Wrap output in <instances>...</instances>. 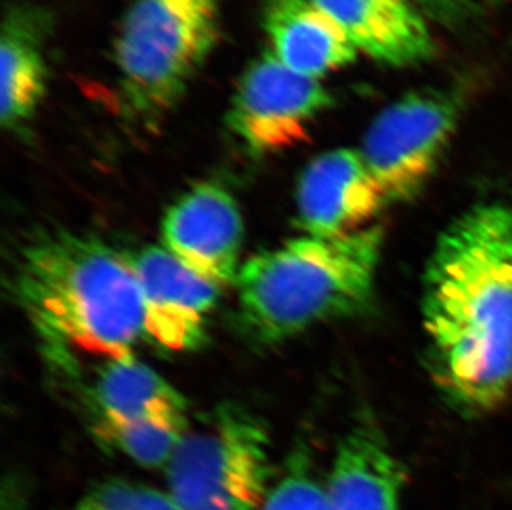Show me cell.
<instances>
[{"instance_id":"obj_12","label":"cell","mask_w":512,"mask_h":510,"mask_svg":"<svg viewBox=\"0 0 512 510\" xmlns=\"http://www.w3.org/2000/svg\"><path fill=\"white\" fill-rule=\"evenodd\" d=\"M355 49L377 62L406 67L435 53L430 27L413 0H312Z\"/></svg>"},{"instance_id":"obj_19","label":"cell","mask_w":512,"mask_h":510,"mask_svg":"<svg viewBox=\"0 0 512 510\" xmlns=\"http://www.w3.org/2000/svg\"><path fill=\"white\" fill-rule=\"evenodd\" d=\"M420 9L441 24L459 25L476 12L474 0H413Z\"/></svg>"},{"instance_id":"obj_13","label":"cell","mask_w":512,"mask_h":510,"mask_svg":"<svg viewBox=\"0 0 512 510\" xmlns=\"http://www.w3.org/2000/svg\"><path fill=\"white\" fill-rule=\"evenodd\" d=\"M264 29L285 67L320 78L355 62L358 50L312 0H267Z\"/></svg>"},{"instance_id":"obj_8","label":"cell","mask_w":512,"mask_h":510,"mask_svg":"<svg viewBox=\"0 0 512 510\" xmlns=\"http://www.w3.org/2000/svg\"><path fill=\"white\" fill-rule=\"evenodd\" d=\"M128 257L140 285L145 337L170 352L201 347L221 287L186 267L165 247H145Z\"/></svg>"},{"instance_id":"obj_2","label":"cell","mask_w":512,"mask_h":510,"mask_svg":"<svg viewBox=\"0 0 512 510\" xmlns=\"http://www.w3.org/2000/svg\"><path fill=\"white\" fill-rule=\"evenodd\" d=\"M15 300L50 348L125 357L145 337L140 285L130 257L78 232H44L22 246Z\"/></svg>"},{"instance_id":"obj_1","label":"cell","mask_w":512,"mask_h":510,"mask_svg":"<svg viewBox=\"0 0 512 510\" xmlns=\"http://www.w3.org/2000/svg\"><path fill=\"white\" fill-rule=\"evenodd\" d=\"M431 375L464 413L512 395V204L469 207L436 242L423 282Z\"/></svg>"},{"instance_id":"obj_5","label":"cell","mask_w":512,"mask_h":510,"mask_svg":"<svg viewBox=\"0 0 512 510\" xmlns=\"http://www.w3.org/2000/svg\"><path fill=\"white\" fill-rule=\"evenodd\" d=\"M165 469L178 510H259L274 484L269 431L249 409L226 403L188 429Z\"/></svg>"},{"instance_id":"obj_18","label":"cell","mask_w":512,"mask_h":510,"mask_svg":"<svg viewBox=\"0 0 512 510\" xmlns=\"http://www.w3.org/2000/svg\"><path fill=\"white\" fill-rule=\"evenodd\" d=\"M78 510H178V507L168 492L112 479L88 491Z\"/></svg>"},{"instance_id":"obj_4","label":"cell","mask_w":512,"mask_h":510,"mask_svg":"<svg viewBox=\"0 0 512 510\" xmlns=\"http://www.w3.org/2000/svg\"><path fill=\"white\" fill-rule=\"evenodd\" d=\"M221 0H130L115 44L121 102L158 125L183 98L218 35Z\"/></svg>"},{"instance_id":"obj_16","label":"cell","mask_w":512,"mask_h":510,"mask_svg":"<svg viewBox=\"0 0 512 510\" xmlns=\"http://www.w3.org/2000/svg\"><path fill=\"white\" fill-rule=\"evenodd\" d=\"M98 434L126 458L143 467H166L184 434L186 418H150L107 423L98 421Z\"/></svg>"},{"instance_id":"obj_9","label":"cell","mask_w":512,"mask_h":510,"mask_svg":"<svg viewBox=\"0 0 512 510\" xmlns=\"http://www.w3.org/2000/svg\"><path fill=\"white\" fill-rule=\"evenodd\" d=\"M163 247L209 282L236 284L244 221L236 199L218 183H199L166 211Z\"/></svg>"},{"instance_id":"obj_17","label":"cell","mask_w":512,"mask_h":510,"mask_svg":"<svg viewBox=\"0 0 512 510\" xmlns=\"http://www.w3.org/2000/svg\"><path fill=\"white\" fill-rule=\"evenodd\" d=\"M259 510H327L325 484L317 476L309 453H297L289 459Z\"/></svg>"},{"instance_id":"obj_14","label":"cell","mask_w":512,"mask_h":510,"mask_svg":"<svg viewBox=\"0 0 512 510\" xmlns=\"http://www.w3.org/2000/svg\"><path fill=\"white\" fill-rule=\"evenodd\" d=\"M44 19L37 10L10 7L0 40V121L9 131L29 125L47 88Z\"/></svg>"},{"instance_id":"obj_20","label":"cell","mask_w":512,"mask_h":510,"mask_svg":"<svg viewBox=\"0 0 512 510\" xmlns=\"http://www.w3.org/2000/svg\"><path fill=\"white\" fill-rule=\"evenodd\" d=\"M2 510H29L25 491L19 481L7 479L2 489Z\"/></svg>"},{"instance_id":"obj_7","label":"cell","mask_w":512,"mask_h":510,"mask_svg":"<svg viewBox=\"0 0 512 510\" xmlns=\"http://www.w3.org/2000/svg\"><path fill=\"white\" fill-rule=\"evenodd\" d=\"M334 103L320 80L285 67L262 53L242 73L226 123L252 156H271L307 140L317 116Z\"/></svg>"},{"instance_id":"obj_3","label":"cell","mask_w":512,"mask_h":510,"mask_svg":"<svg viewBox=\"0 0 512 510\" xmlns=\"http://www.w3.org/2000/svg\"><path fill=\"white\" fill-rule=\"evenodd\" d=\"M382 247L375 224L348 236L305 234L254 255L236 280L242 327L271 345L362 312L373 299Z\"/></svg>"},{"instance_id":"obj_11","label":"cell","mask_w":512,"mask_h":510,"mask_svg":"<svg viewBox=\"0 0 512 510\" xmlns=\"http://www.w3.org/2000/svg\"><path fill=\"white\" fill-rule=\"evenodd\" d=\"M405 467L382 429L360 418L340 441L325 484L327 510H401Z\"/></svg>"},{"instance_id":"obj_10","label":"cell","mask_w":512,"mask_h":510,"mask_svg":"<svg viewBox=\"0 0 512 510\" xmlns=\"http://www.w3.org/2000/svg\"><path fill=\"white\" fill-rule=\"evenodd\" d=\"M387 204L360 150L320 154L297 186V219L309 236H348L368 229Z\"/></svg>"},{"instance_id":"obj_15","label":"cell","mask_w":512,"mask_h":510,"mask_svg":"<svg viewBox=\"0 0 512 510\" xmlns=\"http://www.w3.org/2000/svg\"><path fill=\"white\" fill-rule=\"evenodd\" d=\"M93 398L100 421L128 423L138 419L186 418V400L170 381L135 357L105 360Z\"/></svg>"},{"instance_id":"obj_6","label":"cell","mask_w":512,"mask_h":510,"mask_svg":"<svg viewBox=\"0 0 512 510\" xmlns=\"http://www.w3.org/2000/svg\"><path fill=\"white\" fill-rule=\"evenodd\" d=\"M458 120V100L441 90L408 93L373 120L360 153L388 204L408 203L423 191Z\"/></svg>"}]
</instances>
